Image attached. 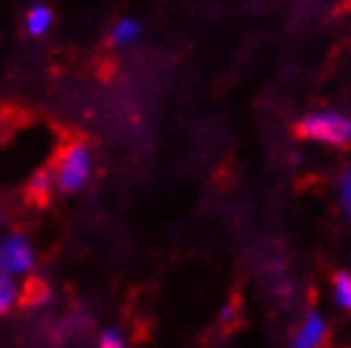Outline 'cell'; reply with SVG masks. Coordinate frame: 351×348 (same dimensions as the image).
Here are the masks:
<instances>
[{"label":"cell","instance_id":"obj_5","mask_svg":"<svg viewBox=\"0 0 351 348\" xmlns=\"http://www.w3.org/2000/svg\"><path fill=\"white\" fill-rule=\"evenodd\" d=\"M49 23H51V13H49V8H46V5H34V8L28 10L26 28H28V34H31V36L46 34Z\"/></svg>","mask_w":351,"mask_h":348},{"label":"cell","instance_id":"obj_11","mask_svg":"<svg viewBox=\"0 0 351 348\" xmlns=\"http://www.w3.org/2000/svg\"><path fill=\"white\" fill-rule=\"evenodd\" d=\"M99 348H125V343H123V338H120V333L110 331V333H105V338H102V346Z\"/></svg>","mask_w":351,"mask_h":348},{"label":"cell","instance_id":"obj_7","mask_svg":"<svg viewBox=\"0 0 351 348\" xmlns=\"http://www.w3.org/2000/svg\"><path fill=\"white\" fill-rule=\"evenodd\" d=\"M138 34H141V28H138L135 21H120V23L112 28L110 38H112V44H130V41L138 38Z\"/></svg>","mask_w":351,"mask_h":348},{"label":"cell","instance_id":"obj_8","mask_svg":"<svg viewBox=\"0 0 351 348\" xmlns=\"http://www.w3.org/2000/svg\"><path fill=\"white\" fill-rule=\"evenodd\" d=\"M336 300L341 305L343 310H351V275L341 272V275H336Z\"/></svg>","mask_w":351,"mask_h":348},{"label":"cell","instance_id":"obj_10","mask_svg":"<svg viewBox=\"0 0 351 348\" xmlns=\"http://www.w3.org/2000/svg\"><path fill=\"white\" fill-rule=\"evenodd\" d=\"M341 201H343V209L346 214L351 216V171L343 175V183H341Z\"/></svg>","mask_w":351,"mask_h":348},{"label":"cell","instance_id":"obj_3","mask_svg":"<svg viewBox=\"0 0 351 348\" xmlns=\"http://www.w3.org/2000/svg\"><path fill=\"white\" fill-rule=\"evenodd\" d=\"M34 267V252L23 236H8L0 244V272L5 275H26Z\"/></svg>","mask_w":351,"mask_h":348},{"label":"cell","instance_id":"obj_9","mask_svg":"<svg viewBox=\"0 0 351 348\" xmlns=\"http://www.w3.org/2000/svg\"><path fill=\"white\" fill-rule=\"evenodd\" d=\"M51 183H53L51 171H41V173L34 178V183H31V193H34L38 201H46L49 199V191H51Z\"/></svg>","mask_w":351,"mask_h":348},{"label":"cell","instance_id":"obj_2","mask_svg":"<svg viewBox=\"0 0 351 348\" xmlns=\"http://www.w3.org/2000/svg\"><path fill=\"white\" fill-rule=\"evenodd\" d=\"M89 171H92V160H89V150L84 145H69L66 153L59 160V171H56V183L59 188L66 193L80 191L87 183Z\"/></svg>","mask_w":351,"mask_h":348},{"label":"cell","instance_id":"obj_4","mask_svg":"<svg viewBox=\"0 0 351 348\" xmlns=\"http://www.w3.org/2000/svg\"><path fill=\"white\" fill-rule=\"evenodd\" d=\"M326 333V325L324 321L318 318V315H308L306 323H303V328H300L298 338H295V348H313L318 340L324 338Z\"/></svg>","mask_w":351,"mask_h":348},{"label":"cell","instance_id":"obj_6","mask_svg":"<svg viewBox=\"0 0 351 348\" xmlns=\"http://www.w3.org/2000/svg\"><path fill=\"white\" fill-rule=\"evenodd\" d=\"M16 282L10 279V275H5V272H0V315H5L13 308V303H16Z\"/></svg>","mask_w":351,"mask_h":348},{"label":"cell","instance_id":"obj_1","mask_svg":"<svg viewBox=\"0 0 351 348\" xmlns=\"http://www.w3.org/2000/svg\"><path fill=\"white\" fill-rule=\"evenodd\" d=\"M295 135L326 145H346L351 142V117L339 112H313L295 125Z\"/></svg>","mask_w":351,"mask_h":348},{"label":"cell","instance_id":"obj_12","mask_svg":"<svg viewBox=\"0 0 351 348\" xmlns=\"http://www.w3.org/2000/svg\"><path fill=\"white\" fill-rule=\"evenodd\" d=\"M3 221H5V219H3V214H0V227H3Z\"/></svg>","mask_w":351,"mask_h":348}]
</instances>
